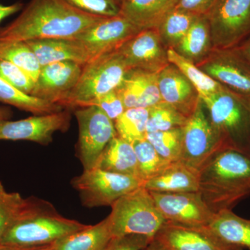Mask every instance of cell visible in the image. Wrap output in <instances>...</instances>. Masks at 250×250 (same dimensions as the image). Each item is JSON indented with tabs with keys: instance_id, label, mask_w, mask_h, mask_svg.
Wrapping results in <instances>:
<instances>
[{
	"instance_id": "obj_1",
	"label": "cell",
	"mask_w": 250,
	"mask_h": 250,
	"mask_svg": "<svg viewBox=\"0 0 250 250\" xmlns=\"http://www.w3.org/2000/svg\"><path fill=\"white\" fill-rule=\"evenodd\" d=\"M104 18L83 12L65 0H31L13 22L0 28V40L73 39Z\"/></svg>"
},
{
	"instance_id": "obj_2",
	"label": "cell",
	"mask_w": 250,
	"mask_h": 250,
	"mask_svg": "<svg viewBox=\"0 0 250 250\" xmlns=\"http://www.w3.org/2000/svg\"><path fill=\"white\" fill-rule=\"evenodd\" d=\"M202 200L213 213L232 210L250 196V153L226 148L198 172Z\"/></svg>"
},
{
	"instance_id": "obj_3",
	"label": "cell",
	"mask_w": 250,
	"mask_h": 250,
	"mask_svg": "<svg viewBox=\"0 0 250 250\" xmlns=\"http://www.w3.org/2000/svg\"><path fill=\"white\" fill-rule=\"evenodd\" d=\"M107 218L113 238L136 234L153 240L166 223L150 192L143 187L115 202Z\"/></svg>"
},
{
	"instance_id": "obj_4",
	"label": "cell",
	"mask_w": 250,
	"mask_h": 250,
	"mask_svg": "<svg viewBox=\"0 0 250 250\" xmlns=\"http://www.w3.org/2000/svg\"><path fill=\"white\" fill-rule=\"evenodd\" d=\"M88 226L62 216L48 202L34 214L11 227L0 242V247L29 248L52 244Z\"/></svg>"
},
{
	"instance_id": "obj_5",
	"label": "cell",
	"mask_w": 250,
	"mask_h": 250,
	"mask_svg": "<svg viewBox=\"0 0 250 250\" xmlns=\"http://www.w3.org/2000/svg\"><path fill=\"white\" fill-rule=\"evenodd\" d=\"M200 98L212 125L229 146L250 153V113L247 98L228 88Z\"/></svg>"
},
{
	"instance_id": "obj_6",
	"label": "cell",
	"mask_w": 250,
	"mask_h": 250,
	"mask_svg": "<svg viewBox=\"0 0 250 250\" xmlns=\"http://www.w3.org/2000/svg\"><path fill=\"white\" fill-rule=\"evenodd\" d=\"M130 70L118 50L88 62L83 65L76 85L62 106L83 107L94 99L116 90Z\"/></svg>"
},
{
	"instance_id": "obj_7",
	"label": "cell",
	"mask_w": 250,
	"mask_h": 250,
	"mask_svg": "<svg viewBox=\"0 0 250 250\" xmlns=\"http://www.w3.org/2000/svg\"><path fill=\"white\" fill-rule=\"evenodd\" d=\"M205 111L200 100L195 111L182 127L180 161L197 172L215 154L224 149L231 147L212 125Z\"/></svg>"
},
{
	"instance_id": "obj_8",
	"label": "cell",
	"mask_w": 250,
	"mask_h": 250,
	"mask_svg": "<svg viewBox=\"0 0 250 250\" xmlns=\"http://www.w3.org/2000/svg\"><path fill=\"white\" fill-rule=\"evenodd\" d=\"M71 185L78 192L83 207L95 208L111 207L121 197L143 187V182L133 176L93 167L74 177Z\"/></svg>"
},
{
	"instance_id": "obj_9",
	"label": "cell",
	"mask_w": 250,
	"mask_h": 250,
	"mask_svg": "<svg viewBox=\"0 0 250 250\" xmlns=\"http://www.w3.org/2000/svg\"><path fill=\"white\" fill-rule=\"evenodd\" d=\"M206 18L213 50L235 48L250 37V0H218Z\"/></svg>"
},
{
	"instance_id": "obj_10",
	"label": "cell",
	"mask_w": 250,
	"mask_h": 250,
	"mask_svg": "<svg viewBox=\"0 0 250 250\" xmlns=\"http://www.w3.org/2000/svg\"><path fill=\"white\" fill-rule=\"evenodd\" d=\"M79 126L77 156L83 170L96 166L104 148L118 136L114 122L95 106L77 108L75 111Z\"/></svg>"
},
{
	"instance_id": "obj_11",
	"label": "cell",
	"mask_w": 250,
	"mask_h": 250,
	"mask_svg": "<svg viewBox=\"0 0 250 250\" xmlns=\"http://www.w3.org/2000/svg\"><path fill=\"white\" fill-rule=\"evenodd\" d=\"M141 31L119 15L103 18L73 39L83 47L92 62L116 52Z\"/></svg>"
},
{
	"instance_id": "obj_12",
	"label": "cell",
	"mask_w": 250,
	"mask_h": 250,
	"mask_svg": "<svg viewBox=\"0 0 250 250\" xmlns=\"http://www.w3.org/2000/svg\"><path fill=\"white\" fill-rule=\"evenodd\" d=\"M156 207L166 223L185 226H208L215 213L198 192H150Z\"/></svg>"
},
{
	"instance_id": "obj_13",
	"label": "cell",
	"mask_w": 250,
	"mask_h": 250,
	"mask_svg": "<svg viewBox=\"0 0 250 250\" xmlns=\"http://www.w3.org/2000/svg\"><path fill=\"white\" fill-rule=\"evenodd\" d=\"M196 65L225 88L250 99V65L234 48L213 50Z\"/></svg>"
},
{
	"instance_id": "obj_14",
	"label": "cell",
	"mask_w": 250,
	"mask_h": 250,
	"mask_svg": "<svg viewBox=\"0 0 250 250\" xmlns=\"http://www.w3.org/2000/svg\"><path fill=\"white\" fill-rule=\"evenodd\" d=\"M70 122V112L34 115L19 121L0 122V141H31L47 146L57 131H66Z\"/></svg>"
},
{
	"instance_id": "obj_15",
	"label": "cell",
	"mask_w": 250,
	"mask_h": 250,
	"mask_svg": "<svg viewBox=\"0 0 250 250\" xmlns=\"http://www.w3.org/2000/svg\"><path fill=\"white\" fill-rule=\"evenodd\" d=\"M131 70L159 73L170 64L157 29H145L118 49Z\"/></svg>"
},
{
	"instance_id": "obj_16",
	"label": "cell",
	"mask_w": 250,
	"mask_h": 250,
	"mask_svg": "<svg viewBox=\"0 0 250 250\" xmlns=\"http://www.w3.org/2000/svg\"><path fill=\"white\" fill-rule=\"evenodd\" d=\"M168 250H243L215 234L208 226L166 223L155 236Z\"/></svg>"
},
{
	"instance_id": "obj_17",
	"label": "cell",
	"mask_w": 250,
	"mask_h": 250,
	"mask_svg": "<svg viewBox=\"0 0 250 250\" xmlns=\"http://www.w3.org/2000/svg\"><path fill=\"white\" fill-rule=\"evenodd\" d=\"M82 68L83 65L72 62H56L41 67L31 95L62 106L76 85Z\"/></svg>"
},
{
	"instance_id": "obj_18",
	"label": "cell",
	"mask_w": 250,
	"mask_h": 250,
	"mask_svg": "<svg viewBox=\"0 0 250 250\" xmlns=\"http://www.w3.org/2000/svg\"><path fill=\"white\" fill-rule=\"evenodd\" d=\"M161 100L188 118L195 111L200 98L190 81L175 65L169 64L158 75Z\"/></svg>"
},
{
	"instance_id": "obj_19",
	"label": "cell",
	"mask_w": 250,
	"mask_h": 250,
	"mask_svg": "<svg viewBox=\"0 0 250 250\" xmlns=\"http://www.w3.org/2000/svg\"><path fill=\"white\" fill-rule=\"evenodd\" d=\"M159 73L131 70L116 88L125 109L149 108L162 102L159 91Z\"/></svg>"
},
{
	"instance_id": "obj_20",
	"label": "cell",
	"mask_w": 250,
	"mask_h": 250,
	"mask_svg": "<svg viewBox=\"0 0 250 250\" xmlns=\"http://www.w3.org/2000/svg\"><path fill=\"white\" fill-rule=\"evenodd\" d=\"M121 15L141 30L157 29L178 0H120Z\"/></svg>"
},
{
	"instance_id": "obj_21",
	"label": "cell",
	"mask_w": 250,
	"mask_h": 250,
	"mask_svg": "<svg viewBox=\"0 0 250 250\" xmlns=\"http://www.w3.org/2000/svg\"><path fill=\"white\" fill-rule=\"evenodd\" d=\"M143 187L149 192H198V172L182 161L172 162L159 174L146 181Z\"/></svg>"
},
{
	"instance_id": "obj_22",
	"label": "cell",
	"mask_w": 250,
	"mask_h": 250,
	"mask_svg": "<svg viewBox=\"0 0 250 250\" xmlns=\"http://www.w3.org/2000/svg\"><path fill=\"white\" fill-rule=\"evenodd\" d=\"M41 67L56 62H72L85 65L89 56L75 39H36L26 41Z\"/></svg>"
},
{
	"instance_id": "obj_23",
	"label": "cell",
	"mask_w": 250,
	"mask_h": 250,
	"mask_svg": "<svg viewBox=\"0 0 250 250\" xmlns=\"http://www.w3.org/2000/svg\"><path fill=\"white\" fill-rule=\"evenodd\" d=\"M49 202L36 197L24 198L16 192H9L0 182V242L11 227L34 214Z\"/></svg>"
},
{
	"instance_id": "obj_24",
	"label": "cell",
	"mask_w": 250,
	"mask_h": 250,
	"mask_svg": "<svg viewBox=\"0 0 250 250\" xmlns=\"http://www.w3.org/2000/svg\"><path fill=\"white\" fill-rule=\"evenodd\" d=\"M95 167L139 178L134 146L118 136L104 148Z\"/></svg>"
},
{
	"instance_id": "obj_25",
	"label": "cell",
	"mask_w": 250,
	"mask_h": 250,
	"mask_svg": "<svg viewBox=\"0 0 250 250\" xmlns=\"http://www.w3.org/2000/svg\"><path fill=\"white\" fill-rule=\"evenodd\" d=\"M113 238L108 218L95 225L64 237L52 244V250H104Z\"/></svg>"
},
{
	"instance_id": "obj_26",
	"label": "cell",
	"mask_w": 250,
	"mask_h": 250,
	"mask_svg": "<svg viewBox=\"0 0 250 250\" xmlns=\"http://www.w3.org/2000/svg\"><path fill=\"white\" fill-rule=\"evenodd\" d=\"M174 49L184 58L195 64L202 62L210 53L213 49L211 36L209 24L206 16L197 18Z\"/></svg>"
},
{
	"instance_id": "obj_27",
	"label": "cell",
	"mask_w": 250,
	"mask_h": 250,
	"mask_svg": "<svg viewBox=\"0 0 250 250\" xmlns=\"http://www.w3.org/2000/svg\"><path fill=\"white\" fill-rule=\"evenodd\" d=\"M208 227L224 241L250 250V219L223 210L215 213Z\"/></svg>"
},
{
	"instance_id": "obj_28",
	"label": "cell",
	"mask_w": 250,
	"mask_h": 250,
	"mask_svg": "<svg viewBox=\"0 0 250 250\" xmlns=\"http://www.w3.org/2000/svg\"><path fill=\"white\" fill-rule=\"evenodd\" d=\"M0 103L34 115H44L63 110L62 105L49 103L21 91L0 77Z\"/></svg>"
},
{
	"instance_id": "obj_29",
	"label": "cell",
	"mask_w": 250,
	"mask_h": 250,
	"mask_svg": "<svg viewBox=\"0 0 250 250\" xmlns=\"http://www.w3.org/2000/svg\"><path fill=\"white\" fill-rule=\"evenodd\" d=\"M170 63L175 65L197 90L199 96L209 95L225 89V86L208 76L195 62L184 58L174 49H167Z\"/></svg>"
},
{
	"instance_id": "obj_30",
	"label": "cell",
	"mask_w": 250,
	"mask_h": 250,
	"mask_svg": "<svg viewBox=\"0 0 250 250\" xmlns=\"http://www.w3.org/2000/svg\"><path fill=\"white\" fill-rule=\"evenodd\" d=\"M0 58L17 65L36 82L41 65L26 41L0 40Z\"/></svg>"
},
{
	"instance_id": "obj_31",
	"label": "cell",
	"mask_w": 250,
	"mask_h": 250,
	"mask_svg": "<svg viewBox=\"0 0 250 250\" xmlns=\"http://www.w3.org/2000/svg\"><path fill=\"white\" fill-rule=\"evenodd\" d=\"M198 16L174 9L159 24L157 30L166 48H174Z\"/></svg>"
},
{
	"instance_id": "obj_32",
	"label": "cell",
	"mask_w": 250,
	"mask_h": 250,
	"mask_svg": "<svg viewBox=\"0 0 250 250\" xmlns=\"http://www.w3.org/2000/svg\"><path fill=\"white\" fill-rule=\"evenodd\" d=\"M149 108H131L125 110L114 121L119 137L133 143L146 139Z\"/></svg>"
},
{
	"instance_id": "obj_33",
	"label": "cell",
	"mask_w": 250,
	"mask_h": 250,
	"mask_svg": "<svg viewBox=\"0 0 250 250\" xmlns=\"http://www.w3.org/2000/svg\"><path fill=\"white\" fill-rule=\"evenodd\" d=\"M137 160L139 178L146 181L152 178L170 163L159 155L155 148L147 139H141L132 143Z\"/></svg>"
},
{
	"instance_id": "obj_34",
	"label": "cell",
	"mask_w": 250,
	"mask_h": 250,
	"mask_svg": "<svg viewBox=\"0 0 250 250\" xmlns=\"http://www.w3.org/2000/svg\"><path fill=\"white\" fill-rule=\"evenodd\" d=\"M187 117L164 102L149 108L147 133L165 131L183 127Z\"/></svg>"
},
{
	"instance_id": "obj_35",
	"label": "cell",
	"mask_w": 250,
	"mask_h": 250,
	"mask_svg": "<svg viewBox=\"0 0 250 250\" xmlns=\"http://www.w3.org/2000/svg\"><path fill=\"white\" fill-rule=\"evenodd\" d=\"M146 139L155 148L159 155L169 162L181 160L182 128L165 131L147 133Z\"/></svg>"
},
{
	"instance_id": "obj_36",
	"label": "cell",
	"mask_w": 250,
	"mask_h": 250,
	"mask_svg": "<svg viewBox=\"0 0 250 250\" xmlns=\"http://www.w3.org/2000/svg\"><path fill=\"white\" fill-rule=\"evenodd\" d=\"M73 7L93 16L113 17L121 15L118 0H65Z\"/></svg>"
},
{
	"instance_id": "obj_37",
	"label": "cell",
	"mask_w": 250,
	"mask_h": 250,
	"mask_svg": "<svg viewBox=\"0 0 250 250\" xmlns=\"http://www.w3.org/2000/svg\"><path fill=\"white\" fill-rule=\"evenodd\" d=\"M0 77L28 95H31L35 85V82L22 69L1 58H0Z\"/></svg>"
},
{
	"instance_id": "obj_38",
	"label": "cell",
	"mask_w": 250,
	"mask_h": 250,
	"mask_svg": "<svg viewBox=\"0 0 250 250\" xmlns=\"http://www.w3.org/2000/svg\"><path fill=\"white\" fill-rule=\"evenodd\" d=\"M95 106L107 115L114 122L125 111L124 104L116 90L101 95L85 104L83 107Z\"/></svg>"
},
{
	"instance_id": "obj_39",
	"label": "cell",
	"mask_w": 250,
	"mask_h": 250,
	"mask_svg": "<svg viewBox=\"0 0 250 250\" xmlns=\"http://www.w3.org/2000/svg\"><path fill=\"white\" fill-rule=\"evenodd\" d=\"M154 240V239H153ZM152 239L142 235H126L112 238L104 250H143Z\"/></svg>"
},
{
	"instance_id": "obj_40",
	"label": "cell",
	"mask_w": 250,
	"mask_h": 250,
	"mask_svg": "<svg viewBox=\"0 0 250 250\" xmlns=\"http://www.w3.org/2000/svg\"><path fill=\"white\" fill-rule=\"evenodd\" d=\"M218 0H178L175 9L201 17L213 9Z\"/></svg>"
},
{
	"instance_id": "obj_41",
	"label": "cell",
	"mask_w": 250,
	"mask_h": 250,
	"mask_svg": "<svg viewBox=\"0 0 250 250\" xmlns=\"http://www.w3.org/2000/svg\"><path fill=\"white\" fill-rule=\"evenodd\" d=\"M23 6L24 5L20 1L10 5H4L0 2V22L6 18L19 12L22 10Z\"/></svg>"
},
{
	"instance_id": "obj_42",
	"label": "cell",
	"mask_w": 250,
	"mask_h": 250,
	"mask_svg": "<svg viewBox=\"0 0 250 250\" xmlns=\"http://www.w3.org/2000/svg\"><path fill=\"white\" fill-rule=\"evenodd\" d=\"M234 49L250 65V37Z\"/></svg>"
},
{
	"instance_id": "obj_43",
	"label": "cell",
	"mask_w": 250,
	"mask_h": 250,
	"mask_svg": "<svg viewBox=\"0 0 250 250\" xmlns=\"http://www.w3.org/2000/svg\"><path fill=\"white\" fill-rule=\"evenodd\" d=\"M52 244L29 247V248H4V247H0V248H1V250H52Z\"/></svg>"
},
{
	"instance_id": "obj_44",
	"label": "cell",
	"mask_w": 250,
	"mask_h": 250,
	"mask_svg": "<svg viewBox=\"0 0 250 250\" xmlns=\"http://www.w3.org/2000/svg\"><path fill=\"white\" fill-rule=\"evenodd\" d=\"M143 250H168L160 241L154 238L146 248Z\"/></svg>"
},
{
	"instance_id": "obj_45",
	"label": "cell",
	"mask_w": 250,
	"mask_h": 250,
	"mask_svg": "<svg viewBox=\"0 0 250 250\" xmlns=\"http://www.w3.org/2000/svg\"><path fill=\"white\" fill-rule=\"evenodd\" d=\"M12 116V112L7 106H0V122L8 121Z\"/></svg>"
},
{
	"instance_id": "obj_46",
	"label": "cell",
	"mask_w": 250,
	"mask_h": 250,
	"mask_svg": "<svg viewBox=\"0 0 250 250\" xmlns=\"http://www.w3.org/2000/svg\"><path fill=\"white\" fill-rule=\"evenodd\" d=\"M247 104H248V108H249L250 113V99H247Z\"/></svg>"
},
{
	"instance_id": "obj_47",
	"label": "cell",
	"mask_w": 250,
	"mask_h": 250,
	"mask_svg": "<svg viewBox=\"0 0 250 250\" xmlns=\"http://www.w3.org/2000/svg\"><path fill=\"white\" fill-rule=\"evenodd\" d=\"M0 250H1V248H0Z\"/></svg>"
},
{
	"instance_id": "obj_48",
	"label": "cell",
	"mask_w": 250,
	"mask_h": 250,
	"mask_svg": "<svg viewBox=\"0 0 250 250\" xmlns=\"http://www.w3.org/2000/svg\"><path fill=\"white\" fill-rule=\"evenodd\" d=\"M118 1H120V0H118ZM119 2H120V1H119Z\"/></svg>"
}]
</instances>
